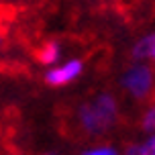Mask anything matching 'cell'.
<instances>
[{
	"mask_svg": "<svg viewBox=\"0 0 155 155\" xmlns=\"http://www.w3.org/2000/svg\"><path fill=\"white\" fill-rule=\"evenodd\" d=\"M153 55H155V39H153V35L143 37L137 45L133 47V57H135V59H151Z\"/></svg>",
	"mask_w": 155,
	"mask_h": 155,
	"instance_id": "277c9868",
	"label": "cell"
},
{
	"mask_svg": "<svg viewBox=\"0 0 155 155\" xmlns=\"http://www.w3.org/2000/svg\"><path fill=\"white\" fill-rule=\"evenodd\" d=\"M141 155H155V137L149 135L145 143H141Z\"/></svg>",
	"mask_w": 155,
	"mask_h": 155,
	"instance_id": "ba28073f",
	"label": "cell"
},
{
	"mask_svg": "<svg viewBox=\"0 0 155 155\" xmlns=\"http://www.w3.org/2000/svg\"><path fill=\"white\" fill-rule=\"evenodd\" d=\"M57 57H59V47L55 45V43H47L43 49H39L37 51V59L41 63H55L57 61Z\"/></svg>",
	"mask_w": 155,
	"mask_h": 155,
	"instance_id": "5b68a950",
	"label": "cell"
},
{
	"mask_svg": "<svg viewBox=\"0 0 155 155\" xmlns=\"http://www.w3.org/2000/svg\"><path fill=\"white\" fill-rule=\"evenodd\" d=\"M82 155H120L118 149L108 145V143H100V145H94V147H88L82 151Z\"/></svg>",
	"mask_w": 155,
	"mask_h": 155,
	"instance_id": "8992f818",
	"label": "cell"
},
{
	"mask_svg": "<svg viewBox=\"0 0 155 155\" xmlns=\"http://www.w3.org/2000/svg\"><path fill=\"white\" fill-rule=\"evenodd\" d=\"M123 88L135 100H147L153 92V70L149 65H133L124 71Z\"/></svg>",
	"mask_w": 155,
	"mask_h": 155,
	"instance_id": "7a4b0ae2",
	"label": "cell"
},
{
	"mask_svg": "<svg viewBox=\"0 0 155 155\" xmlns=\"http://www.w3.org/2000/svg\"><path fill=\"white\" fill-rule=\"evenodd\" d=\"M120 155H141V143H131V145H127Z\"/></svg>",
	"mask_w": 155,
	"mask_h": 155,
	"instance_id": "9c48e42d",
	"label": "cell"
},
{
	"mask_svg": "<svg viewBox=\"0 0 155 155\" xmlns=\"http://www.w3.org/2000/svg\"><path fill=\"white\" fill-rule=\"evenodd\" d=\"M141 129H143L145 133H153V129H155V108L153 106L145 110L143 120H141Z\"/></svg>",
	"mask_w": 155,
	"mask_h": 155,
	"instance_id": "52a82bcc",
	"label": "cell"
},
{
	"mask_svg": "<svg viewBox=\"0 0 155 155\" xmlns=\"http://www.w3.org/2000/svg\"><path fill=\"white\" fill-rule=\"evenodd\" d=\"M118 118V102L112 94L102 92L92 102H84L78 108V124L88 137H100L114 127Z\"/></svg>",
	"mask_w": 155,
	"mask_h": 155,
	"instance_id": "6da1fadb",
	"label": "cell"
},
{
	"mask_svg": "<svg viewBox=\"0 0 155 155\" xmlns=\"http://www.w3.org/2000/svg\"><path fill=\"white\" fill-rule=\"evenodd\" d=\"M43 155H55V153H43Z\"/></svg>",
	"mask_w": 155,
	"mask_h": 155,
	"instance_id": "30bf717a",
	"label": "cell"
},
{
	"mask_svg": "<svg viewBox=\"0 0 155 155\" xmlns=\"http://www.w3.org/2000/svg\"><path fill=\"white\" fill-rule=\"evenodd\" d=\"M80 74H82V61L80 59H71V61L63 63L59 68H53L51 71H47L45 82L49 86H65L70 82H74Z\"/></svg>",
	"mask_w": 155,
	"mask_h": 155,
	"instance_id": "3957f363",
	"label": "cell"
}]
</instances>
